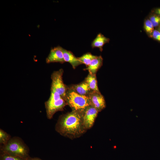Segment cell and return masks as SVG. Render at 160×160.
I'll return each instance as SVG.
<instances>
[{"label": "cell", "instance_id": "6da1fadb", "mask_svg": "<svg viewBox=\"0 0 160 160\" xmlns=\"http://www.w3.org/2000/svg\"><path fill=\"white\" fill-rule=\"evenodd\" d=\"M55 129L61 135L71 139L80 137L87 130L83 124V115L73 111L60 116Z\"/></svg>", "mask_w": 160, "mask_h": 160}, {"label": "cell", "instance_id": "7a4b0ae2", "mask_svg": "<svg viewBox=\"0 0 160 160\" xmlns=\"http://www.w3.org/2000/svg\"><path fill=\"white\" fill-rule=\"evenodd\" d=\"M65 101L72 111L83 115L87 108L90 105L87 96L79 95L69 87H67Z\"/></svg>", "mask_w": 160, "mask_h": 160}, {"label": "cell", "instance_id": "3957f363", "mask_svg": "<svg viewBox=\"0 0 160 160\" xmlns=\"http://www.w3.org/2000/svg\"><path fill=\"white\" fill-rule=\"evenodd\" d=\"M3 153L26 159L28 155L27 146L23 140L17 137L11 138L5 145L1 146Z\"/></svg>", "mask_w": 160, "mask_h": 160}, {"label": "cell", "instance_id": "277c9868", "mask_svg": "<svg viewBox=\"0 0 160 160\" xmlns=\"http://www.w3.org/2000/svg\"><path fill=\"white\" fill-rule=\"evenodd\" d=\"M50 95L48 100L45 103L46 116L48 119H51L57 112L63 110L67 105L65 100L59 93L51 89Z\"/></svg>", "mask_w": 160, "mask_h": 160}, {"label": "cell", "instance_id": "5b68a950", "mask_svg": "<svg viewBox=\"0 0 160 160\" xmlns=\"http://www.w3.org/2000/svg\"><path fill=\"white\" fill-rule=\"evenodd\" d=\"M63 70L62 69L54 71L51 75L52 83L51 89L58 92L65 100L67 87L64 84L63 79Z\"/></svg>", "mask_w": 160, "mask_h": 160}, {"label": "cell", "instance_id": "8992f818", "mask_svg": "<svg viewBox=\"0 0 160 160\" xmlns=\"http://www.w3.org/2000/svg\"><path fill=\"white\" fill-rule=\"evenodd\" d=\"M87 96L90 105L95 108L99 112L105 108V102L103 96L100 92L91 91Z\"/></svg>", "mask_w": 160, "mask_h": 160}, {"label": "cell", "instance_id": "52a82bcc", "mask_svg": "<svg viewBox=\"0 0 160 160\" xmlns=\"http://www.w3.org/2000/svg\"><path fill=\"white\" fill-rule=\"evenodd\" d=\"M98 111L92 106H89L86 110L83 115L84 125L87 130L93 126Z\"/></svg>", "mask_w": 160, "mask_h": 160}, {"label": "cell", "instance_id": "ba28073f", "mask_svg": "<svg viewBox=\"0 0 160 160\" xmlns=\"http://www.w3.org/2000/svg\"><path fill=\"white\" fill-rule=\"evenodd\" d=\"M62 48V47L60 46L52 48L49 55L46 58V63H49L58 62L63 63L65 62Z\"/></svg>", "mask_w": 160, "mask_h": 160}, {"label": "cell", "instance_id": "9c48e42d", "mask_svg": "<svg viewBox=\"0 0 160 160\" xmlns=\"http://www.w3.org/2000/svg\"><path fill=\"white\" fill-rule=\"evenodd\" d=\"M62 50L65 62L69 63L73 68L75 69L78 65L82 64L71 51L67 50L63 48Z\"/></svg>", "mask_w": 160, "mask_h": 160}, {"label": "cell", "instance_id": "30bf717a", "mask_svg": "<svg viewBox=\"0 0 160 160\" xmlns=\"http://www.w3.org/2000/svg\"><path fill=\"white\" fill-rule=\"evenodd\" d=\"M103 63V58L101 56H97L93 60L85 70H88L89 73L96 74L98 70L102 66Z\"/></svg>", "mask_w": 160, "mask_h": 160}, {"label": "cell", "instance_id": "8fae6325", "mask_svg": "<svg viewBox=\"0 0 160 160\" xmlns=\"http://www.w3.org/2000/svg\"><path fill=\"white\" fill-rule=\"evenodd\" d=\"M69 87L77 93L82 95L88 96L92 91L85 81L79 84L72 85Z\"/></svg>", "mask_w": 160, "mask_h": 160}, {"label": "cell", "instance_id": "7c38bea8", "mask_svg": "<svg viewBox=\"0 0 160 160\" xmlns=\"http://www.w3.org/2000/svg\"><path fill=\"white\" fill-rule=\"evenodd\" d=\"M110 39L104 36L101 33H98L92 42L91 46L92 48H98L100 51L103 49V47L106 43H108Z\"/></svg>", "mask_w": 160, "mask_h": 160}, {"label": "cell", "instance_id": "4fadbf2b", "mask_svg": "<svg viewBox=\"0 0 160 160\" xmlns=\"http://www.w3.org/2000/svg\"><path fill=\"white\" fill-rule=\"evenodd\" d=\"M84 81L87 83L92 91L100 92L98 87L96 74L89 73Z\"/></svg>", "mask_w": 160, "mask_h": 160}, {"label": "cell", "instance_id": "5bb4252c", "mask_svg": "<svg viewBox=\"0 0 160 160\" xmlns=\"http://www.w3.org/2000/svg\"><path fill=\"white\" fill-rule=\"evenodd\" d=\"M97 57V56L92 55L91 53L88 52L77 58L82 64H84L87 67L92 61Z\"/></svg>", "mask_w": 160, "mask_h": 160}, {"label": "cell", "instance_id": "9a60e30c", "mask_svg": "<svg viewBox=\"0 0 160 160\" xmlns=\"http://www.w3.org/2000/svg\"><path fill=\"white\" fill-rule=\"evenodd\" d=\"M11 138L10 136L6 132L0 129V144L1 145L6 144Z\"/></svg>", "mask_w": 160, "mask_h": 160}, {"label": "cell", "instance_id": "2e32d148", "mask_svg": "<svg viewBox=\"0 0 160 160\" xmlns=\"http://www.w3.org/2000/svg\"><path fill=\"white\" fill-rule=\"evenodd\" d=\"M144 27L147 33L151 36L154 30V27L149 19H148L145 21Z\"/></svg>", "mask_w": 160, "mask_h": 160}, {"label": "cell", "instance_id": "e0dca14e", "mask_svg": "<svg viewBox=\"0 0 160 160\" xmlns=\"http://www.w3.org/2000/svg\"><path fill=\"white\" fill-rule=\"evenodd\" d=\"M1 160H27V159L7 153H3L1 156Z\"/></svg>", "mask_w": 160, "mask_h": 160}, {"label": "cell", "instance_id": "ac0fdd59", "mask_svg": "<svg viewBox=\"0 0 160 160\" xmlns=\"http://www.w3.org/2000/svg\"><path fill=\"white\" fill-rule=\"evenodd\" d=\"M149 20L154 27L157 26L160 24V16L157 15H152L150 17Z\"/></svg>", "mask_w": 160, "mask_h": 160}, {"label": "cell", "instance_id": "d6986e66", "mask_svg": "<svg viewBox=\"0 0 160 160\" xmlns=\"http://www.w3.org/2000/svg\"><path fill=\"white\" fill-rule=\"evenodd\" d=\"M151 36L154 39L160 41V31L154 30Z\"/></svg>", "mask_w": 160, "mask_h": 160}, {"label": "cell", "instance_id": "ffe728a7", "mask_svg": "<svg viewBox=\"0 0 160 160\" xmlns=\"http://www.w3.org/2000/svg\"><path fill=\"white\" fill-rule=\"evenodd\" d=\"M155 12L156 14L160 16V8L156 9L155 10Z\"/></svg>", "mask_w": 160, "mask_h": 160}, {"label": "cell", "instance_id": "44dd1931", "mask_svg": "<svg viewBox=\"0 0 160 160\" xmlns=\"http://www.w3.org/2000/svg\"><path fill=\"white\" fill-rule=\"evenodd\" d=\"M31 160H40L39 159H32Z\"/></svg>", "mask_w": 160, "mask_h": 160}, {"label": "cell", "instance_id": "7402d4cb", "mask_svg": "<svg viewBox=\"0 0 160 160\" xmlns=\"http://www.w3.org/2000/svg\"><path fill=\"white\" fill-rule=\"evenodd\" d=\"M158 31H160V27L158 29Z\"/></svg>", "mask_w": 160, "mask_h": 160}]
</instances>
